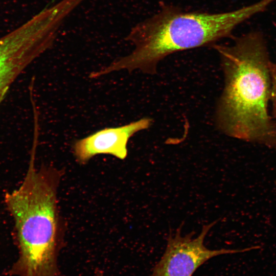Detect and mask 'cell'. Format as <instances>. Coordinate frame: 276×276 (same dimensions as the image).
<instances>
[{"instance_id":"6","label":"cell","mask_w":276,"mask_h":276,"mask_svg":"<svg viewBox=\"0 0 276 276\" xmlns=\"http://www.w3.org/2000/svg\"><path fill=\"white\" fill-rule=\"evenodd\" d=\"M152 120L144 118L129 124L113 127H106L83 138L76 140L73 150L76 160L87 163L99 154L112 155L124 159L128 154L127 144L136 132L148 128Z\"/></svg>"},{"instance_id":"7","label":"cell","mask_w":276,"mask_h":276,"mask_svg":"<svg viewBox=\"0 0 276 276\" xmlns=\"http://www.w3.org/2000/svg\"><path fill=\"white\" fill-rule=\"evenodd\" d=\"M97 276H104L103 273L101 272V271H98L97 272Z\"/></svg>"},{"instance_id":"4","label":"cell","mask_w":276,"mask_h":276,"mask_svg":"<svg viewBox=\"0 0 276 276\" xmlns=\"http://www.w3.org/2000/svg\"><path fill=\"white\" fill-rule=\"evenodd\" d=\"M54 41L52 28L39 15L0 37V106L20 74Z\"/></svg>"},{"instance_id":"1","label":"cell","mask_w":276,"mask_h":276,"mask_svg":"<svg viewBox=\"0 0 276 276\" xmlns=\"http://www.w3.org/2000/svg\"><path fill=\"white\" fill-rule=\"evenodd\" d=\"M233 44H215L224 84L215 112L225 135L276 148V63L270 59L262 33L233 37Z\"/></svg>"},{"instance_id":"3","label":"cell","mask_w":276,"mask_h":276,"mask_svg":"<svg viewBox=\"0 0 276 276\" xmlns=\"http://www.w3.org/2000/svg\"><path fill=\"white\" fill-rule=\"evenodd\" d=\"M33 144L26 175L20 186L6 193L4 201L13 219L18 257L7 274L59 276L58 257L63 232L57 191L61 172L35 166Z\"/></svg>"},{"instance_id":"2","label":"cell","mask_w":276,"mask_h":276,"mask_svg":"<svg viewBox=\"0 0 276 276\" xmlns=\"http://www.w3.org/2000/svg\"><path fill=\"white\" fill-rule=\"evenodd\" d=\"M264 10L262 1L234 11L215 13L185 11L162 5L157 13L136 25L127 36L125 39L135 46L131 53L91 73L90 77L97 78L121 70H139L154 74L157 64L166 56L213 45L225 38H233V31L238 25Z\"/></svg>"},{"instance_id":"5","label":"cell","mask_w":276,"mask_h":276,"mask_svg":"<svg viewBox=\"0 0 276 276\" xmlns=\"http://www.w3.org/2000/svg\"><path fill=\"white\" fill-rule=\"evenodd\" d=\"M215 223L204 225L196 238H193V233L181 236L180 228H178L174 235L169 236L165 251L150 276H192L198 267L213 257L260 248L254 246L239 249H208L204 245V240Z\"/></svg>"}]
</instances>
